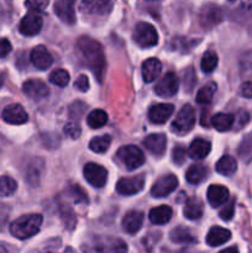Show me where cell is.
I'll use <instances>...</instances> for the list:
<instances>
[{
  "instance_id": "obj_45",
  "label": "cell",
  "mask_w": 252,
  "mask_h": 253,
  "mask_svg": "<svg viewBox=\"0 0 252 253\" xmlns=\"http://www.w3.org/2000/svg\"><path fill=\"white\" fill-rule=\"evenodd\" d=\"M74 86H76L78 90L81 91H86L89 89V79L88 77L84 76V74H81V76L78 77V79L76 81V83H74Z\"/></svg>"
},
{
  "instance_id": "obj_12",
  "label": "cell",
  "mask_w": 252,
  "mask_h": 253,
  "mask_svg": "<svg viewBox=\"0 0 252 253\" xmlns=\"http://www.w3.org/2000/svg\"><path fill=\"white\" fill-rule=\"evenodd\" d=\"M22 91L26 96L34 100H41L48 96L49 88L40 79H29L22 85Z\"/></svg>"
},
{
  "instance_id": "obj_38",
  "label": "cell",
  "mask_w": 252,
  "mask_h": 253,
  "mask_svg": "<svg viewBox=\"0 0 252 253\" xmlns=\"http://www.w3.org/2000/svg\"><path fill=\"white\" fill-rule=\"evenodd\" d=\"M239 155L242 161L246 163L252 161V136H247L244 138L239 147Z\"/></svg>"
},
{
  "instance_id": "obj_25",
  "label": "cell",
  "mask_w": 252,
  "mask_h": 253,
  "mask_svg": "<svg viewBox=\"0 0 252 253\" xmlns=\"http://www.w3.org/2000/svg\"><path fill=\"white\" fill-rule=\"evenodd\" d=\"M98 253H127V245L121 239L109 240L96 247Z\"/></svg>"
},
{
  "instance_id": "obj_48",
  "label": "cell",
  "mask_w": 252,
  "mask_h": 253,
  "mask_svg": "<svg viewBox=\"0 0 252 253\" xmlns=\"http://www.w3.org/2000/svg\"><path fill=\"white\" fill-rule=\"evenodd\" d=\"M250 120V115L246 113V111H241L239 115V125L244 126L247 121Z\"/></svg>"
},
{
  "instance_id": "obj_44",
  "label": "cell",
  "mask_w": 252,
  "mask_h": 253,
  "mask_svg": "<svg viewBox=\"0 0 252 253\" xmlns=\"http://www.w3.org/2000/svg\"><path fill=\"white\" fill-rule=\"evenodd\" d=\"M64 133L71 138H73V140H76L81 136V127H79L78 124L69 123L64 126Z\"/></svg>"
},
{
  "instance_id": "obj_13",
  "label": "cell",
  "mask_w": 252,
  "mask_h": 253,
  "mask_svg": "<svg viewBox=\"0 0 252 253\" xmlns=\"http://www.w3.org/2000/svg\"><path fill=\"white\" fill-rule=\"evenodd\" d=\"M1 116L2 120L10 125H22L29 120L26 110L20 104H12V105L6 106L2 110Z\"/></svg>"
},
{
  "instance_id": "obj_7",
  "label": "cell",
  "mask_w": 252,
  "mask_h": 253,
  "mask_svg": "<svg viewBox=\"0 0 252 253\" xmlns=\"http://www.w3.org/2000/svg\"><path fill=\"white\" fill-rule=\"evenodd\" d=\"M178 88H179L178 77L173 72H169L165 77H162L156 84L155 93L161 98H170L177 93Z\"/></svg>"
},
{
  "instance_id": "obj_10",
  "label": "cell",
  "mask_w": 252,
  "mask_h": 253,
  "mask_svg": "<svg viewBox=\"0 0 252 253\" xmlns=\"http://www.w3.org/2000/svg\"><path fill=\"white\" fill-rule=\"evenodd\" d=\"M177 187L178 178L174 174L163 175L153 184L152 189H151V194L155 198H165L172 192H174Z\"/></svg>"
},
{
  "instance_id": "obj_4",
  "label": "cell",
  "mask_w": 252,
  "mask_h": 253,
  "mask_svg": "<svg viewBox=\"0 0 252 253\" xmlns=\"http://www.w3.org/2000/svg\"><path fill=\"white\" fill-rule=\"evenodd\" d=\"M133 40L138 46L150 48L158 43V34L148 22H138L133 31Z\"/></svg>"
},
{
  "instance_id": "obj_21",
  "label": "cell",
  "mask_w": 252,
  "mask_h": 253,
  "mask_svg": "<svg viewBox=\"0 0 252 253\" xmlns=\"http://www.w3.org/2000/svg\"><path fill=\"white\" fill-rule=\"evenodd\" d=\"M142 224L143 214L141 211H136V210L126 212V215L123 219V229L130 235H133L140 231Z\"/></svg>"
},
{
  "instance_id": "obj_14",
  "label": "cell",
  "mask_w": 252,
  "mask_h": 253,
  "mask_svg": "<svg viewBox=\"0 0 252 253\" xmlns=\"http://www.w3.org/2000/svg\"><path fill=\"white\" fill-rule=\"evenodd\" d=\"M31 62L40 71H46L53 63V57L43 44H39L31 51Z\"/></svg>"
},
{
  "instance_id": "obj_15",
  "label": "cell",
  "mask_w": 252,
  "mask_h": 253,
  "mask_svg": "<svg viewBox=\"0 0 252 253\" xmlns=\"http://www.w3.org/2000/svg\"><path fill=\"white\" fill-rule=\"evenodd\" d=\"M111 0H81V10L88 15H105L111 9Z\"/></svg>"
},
{
  "instance_id": "obj_1",
  "label": "cell",
  "mask_w": 252,
  "mask_h": 253,
  "mask_svg": "<svg viewBox=\"0 0 252 253\" xmlns=\"http://www.w3.org/2000/svg\"><path fill=\"white\" fill-rule=\"evenodd\" d=\"M77 48L83 63L93 72L99 82L103 81L106 69V59L100 42L89 36H82L77 41Z\"/></svg>"
},
{
  "instance_id": "obj_37",
  "label": "cell",
  "mask_w": 252,
  "mask_h": 253,
  "mask_svg": "<svg viewBox=\"0 0 252 253\" xmlns=\"http://www.w3.org/2000/svg\"><path fill=\"white\" fill-rule=\"evenodd\" d=\"M49 82L54 85L66 86L69 83V73L66 69H56L49 74Z\"/></svg>"
},
{
  "instance_id": "obj_18",
  "label": "cell",
  "mask_w": 252,
  "mask_h": 253,
  "mask_svg": "<svg viewBox=\"0 0 252 253\" xmlns=\"http://www.w3.org/2000/svg\"><path fill=\"white\" fill-rule=\"evenodd\" d=\"M174 106L172 104H156L148 111V118L153 124H165L172 116Z\"/></svg>"
},
{
  "instance_id": "obj_6",
  "label": "cell",
  "mask_w": 252,
  "mask_h": 253,
  "mask_svg": "<svg viewBox=\"0 0 252 253\" xmlns=\"http://www.w3.org/2000/svg\"><path fill=\"white\" fill-rule=\"evenodd\" d=\"M84 178L90 185L95 188H103L108 180V172L105 168L96 163H86L84 167Z\"/></svg>"
},
{
  "instance_id": "obj_34",
  "label": "cell",
  "mask_w": 252,
  "mask_h": 253,
  "mask_svg": "<svg viewBox=\"0 0 252 253\" xmlns=\"http://www.w3.org/2000/svg\"><path fill=\"white\" fill-rule=\"evenodd\" d=\"M111 143V137L109 135L99 136V137H94L93 140L89 142V148L95 153H104L109 148Z\"/></svg>"
},
{
  "instance_id": "obj_3",
  "label": "cell",
  "mask_w": 252,
  "mask_h": 253,
  "mask_svg": "<svg viewBox=\"0 0 252 253\" xmlns=\"http://www.w3.org/2000/svg\"><path fill=\"white\" fill-rule=\"evenodd\" d=\"M116 156H118L119 160L125 165V167L128 170L136 169V168L141 167L145 163V155H143V152L133 145L124 146V147L119 148Z\"/></svg>"
},
{
  "instance_id": "obj_50",
  "label": "cell",
  "mask_w": 252,
  "mask_h": 253,
  "mask_svg": "<svg viewBox=\"0 0 252 253\" xmlns=\"http://www.w3.org/2000/svg\"><path fill=\"white\" fill-rule=\"evenodd\" d=\"M2 84H4V76H2L1 73H0V88L2 86Z\"/></svg>"
},
{
  "instance_id": "obj_22",
  "label": "cell",
  "mask_w": 252,
  "mask_h": 253,
  "mask_svg": "<svg viewBox=\"0 0 252 253\" xmlns=\"http://www.w3.org/2000/svg\"><path fill=\"white\" fill-rule=\"evenodd\" d=\"M231 239V232L227 229L220 226H214L209 230L207 235V244L211 247H217L224 245Z\"/></svg>"
},
{
  "instance_id": "obj_31",
  "label": "cell",
  "mask_w": 252,
  "mask_h": 253,
  "mask_svg": "<svg viewBox=\"0 0 252 253\" xmlns=\"http://www.w3.org/2000/svg\"><path fill=\"white\" fill-rule=\"evenodd\" d=\"M106 123H108V114L101 109H95V110L90 111L89 115L86 116V124L91 128H100Z\"/></svg>"
},
{
  "instance_id": "obj_24",
  "label": "cell",
  "mask_w": 252,
  "mask_h": 253,
  "mask_svg": "<svg viewBox=\"0 0 252 253\" xmlns=\"http://www.w3.org/2000/svg\"><path fill=\"white\" fill-rule=\"evenodd\" d=\"M173 210L168 205H160L150 211V220L155 225H165L172 219Z\"/></svg>"
},
{
  "instance_id": "obj_2",
  "label": "cell",
  "mask_w": 252,
  "mask_h": 253,
  "mask_svg": "<svg viewBox=\"0 0 252 253\" xmlns=\"http://www.w3.org/2000/svg\"><path fill=\"white\" fill-rule=\"evenodd\" d=\"M43 217L40 214L22 215L10 225V232L19 240H26L35 236L40 231Z\"/></svg>"
},
{
  "instance_id": "obj_30",
  "label": "cell",
  "mask_w": 252,
  "mask_h": 253,
  "mask_svg": "<svg viewBox=\"0 0 252 253\" xmlns=\"http://www.w3.org/2000/svg\"><path fill=\"white\" fill-rule=\"evenodd\" d=\"M207 177V168L202 165H193L188 168L185 178L192 184H199Z\"/></svg>"
},
{
  "instance_id": "obj_20",
  "label": "cell",
  "mask_w": 252,
  "mask_h": 253,
  "mask_svg": "<svg viewBox=\"0 0 252 253\" xmlns=\"http://www.w3.org/2000/svg\"><path fill=\"white\" fill-rule=\"evenodd\" d=\"M162 72V63L158 58H148L142 63V77L146 83L156 81Z\"/></svg>"
},
{
  "instance_id": "obj_17",
  "label": "cell",
  "mask_w": 252,
  "mask_h": 253,
  "mask_svg": "<svg viewBox=\"0 0 252 253\" xmlns=\"http://www.w3.org/2000/svg\"><path fill=\"white\" fill-rule=\"evenodd\" d=\"M230 192L226 187L220 184H211L208 188V202L212 208H219L229 200Z\"/></svg>"
},
{
  "instance_id": "obj_36",
  "label": "cell",
  "mask_w": 252,
  "mask_h": 253,
  "mask_svg": "<svg viewBox=\"0 0 252 253\" xmlns=\"http://www.w3.org/2000/svg\"><path fill=\"white\" fill-rule=\"evenodd\" d=\"M217 62H219V58H217V54L214 51L205 52L202 59L203 72H205V73H211L216 68Z\"/></svg>"
},
{
  "instance_id": "obj_33",
  "label": "cell",
  "mask_w": 252,
  "mask_h": 253,
  "mask_svg": "<svg viewBox=\"0 0 252 253\" xmlns=\"http://www.w3.org/2000/svg\"><path fill=\"white\" fill-rule=\"evenodd\" d=\"M17 189V183L14 178L9 175L0 177V197H10Z\"/></svg>"
},
{
  "instance_id": "obj_49",
  "label": "cell",
  "mask_w": 252,
  "mask_h": 253,
  "mask_svg": "<svg viewBox=\"0 0 252 253\" xmlns=\"http://www.w3.org/2000/svg\"><path fill=\"white\" fill-rule=\"evenodd\" d=\"M219 253H239V250H237L236 246H232V247H227V249L222 250Z\"/></svg>"
},
{
  "instance_id": "obj_53",
  "label": "cell",
  "mask_w": 252,
  "mask_h": 253,
  "mask_svg": "<svg viewBox=\"0 0 252 253\" xmlns=\"http://www.w3.org/2000/svg\"><path fill=\"white\" fill-rule=\"evenodd\" d=\"M230 1H235V0H230Z\"/></svg>"
},
{
  "instance_id": "obj_46",
  "label": "cell",
  "mask_w": 252,
  "mask_h": 253,
  "mask_svg": "<svg viewBox=\"0 0 252 253\" xmlns=\"http://www.w3.org/2000/svg\"><path fill=\"white\" fill-rule=\"evenodd\" d=\"M240 93L244 98L251 99L252 98V82L251 81H246L242 83L241 89H240Z\"/></svg>"
},
{
  "instance_id": "obj_5",
  "label": "cell",
  "mask_w": 252,
  "mask_h": 253,
  "mask_svg": "<svg viewBox=\"0 0 252 253\" xmlns=\"http://www.w3.org/2000/svg\"><path fill=\"white\" fill-rule=\"evenodd\" d=\"M195 125V111L192 105L187 104L179 110L172 123V130L177 133H187Z\"/></svg>"
},
{
  "instance_id": "obj_47",
  "label": "cell",
  "mask_w": 252,
  "mask_h": 253,
  "mask_svg": "<svg viewBox=\"0 0 252 253\" xmlns=\"http://www.w3.org/2000/svg\"><path fill=\"white\" fill-rule=\"evenodd\" d=\"M11 52V43L9 40L1 39L0 40V58L7 56Z\"/></svg>"
},
{
  "instance_id": "obj_9",
  "label": "cell",
  "mask_w": 252,
  "mask_h": 253,
  "mask_svg": "<svg viewBox=\"0 0 252 253\" xmlns=\"http://www.w3.org/2000/svg\"><path fill=\"white\" fill-rule=\"evenodd\" d=\"M42 24H43V20L41 15L39 12L30 11L20 21L19 30L24 36H35L41 31Z\"/></svg>"
},
{
  "instance_id": "obj_52",
  "label": "cell",
  "mask_w": 252,
  "mask_h": 253,
  "mask_svg": "<svg viewBox=\"0 0 252 253\" xmlns=\"http://www.w3.org/2000/svg\"><path fill=\"white\" fill-rule=\"evenodd\" d=\"M150 1H156V0H150Z\"/></svg>"
},
{
  "instance_id": "obj_29",
  "label": "cell",
  "mask_w": 252,
  "mask_h": 253,
  "mask_svg": "<svg viewBox=\"0 0 252 253\" xmlns=\"http://www.w3.org/2000/svg\"><path fill=\"white\" fill-rule=\"evenodd\" d=\"M170 241L174 242V244L184 245V244H190V242H194V236L192 235L189 229L183 226H178L175 229H173L169 234Z\"/></svg>"
},
{
  "instance_id": "obj_51",
  "label": "cell",
  "mask_w": 252,
  "mask_h": 253,
  "mask_svg": "<svg viewBox=\"0 0 252 253\" xmlns=\"http://www.w3.org/2000/svg\"><path fill=\"white\" fill-rule=\"evenodd\" d=\"M0 253H7L6 249H5L4 246H0Z\"/></svg>"
},
{
  "instance_id": "obj_19",
  "label": "cell",
  "mask_w": 252,
  "mask_h": 253,
  "mask_svg": "<svg viewBox=\"0 0 252 253\" xmlns=\"http://www.w3.org/2000/svg\"><path fill=\"white\" fill-rule=\"evenodd\" d=\"M143 145L151 153L161 156L167 147V137L163 133H152L143 140Z\"/></svg>"
},
{
  "instance_id": "obj_40",
  "label": "cell",
  "mask_w": 252,
  "mask_h": 253,
  "mask_svg": "<svg viewBox=\"0 0 252 253\" xmlns=\"http://www.w3.org/2000/svg\"><path fill=\"white\" fill-rule=\"evenodd\" d=\"M235 214V199H231L229 203H225V207L220 210L219 215L224 221H230Z\"/></svg>"
},
{
  "instance_id": "obj_32",
  "label": "cell",
  "mask_w": 252,
  "mask_h": 253,
  "mask_svg": "<svg viewBox=\"0 0 252 253\" xmlns=\"http://www.w3.org/2000/svg\"><path fill=\"white\" fill-rule=\"evenodd\" d=\"M217 85L215 82H209L205 84L203 88H200L197 93V101L199 104H208L211 101L212 96H214L215 91H216Z\"/></svg>"
},
{
  "instance_id": "obj_35",
  "label": "cell",
  "mask_w": 252,
  "mask_h": 253,
  "mask_svg": "<svg viewBox=\"0 0 252 253\" xmlns=\"http://www.w3.org/2000/svg\"><path fill=\"white\" fill-rule=\"evenodd\" d=\"M240 73L242 77L252 78V51H246L240 57Z\"/></svg>"
},
{
  "instance_id": "obj_23",
  "label": "cell",
  "mask_w": 252,
  "mask_h": 253,
  "mask_svg": "<svg viewBox=\"0 0 252 253\" xmlns=\"http://www.w3.org/2000/svg\"><path fill=\"white\" fill-rule=\"evenodd\" d=\"M211 151V143L203 138H195L189 146L188 155L193 160H203L207 157Z\"/></svg>"
},
{
  "instance_id": "obj_28",
  "label": "cell",
  "mask_w": 252,
  "mask_h": 253,
  "mask_svg": "<svg viewBox=\"0 0 252 253\" xmlns=\"http://www.w3.org/2000/svg\"><path fill=\"white\" fill-rule=\"evenodd\" d=\"M237 170V162L232 156H222L216 163V172L222 175H231Z\"/></svg>"
},
{
  "instance_id": "obj_39",
  "label": "cell",
  "mask_w": 252,
  "mask_h": 253,
  "mask_svg": "<svg viewBox=\"0 0 252 253\" xmlns=\"http://www.w3.org/2000/svg\"><path fill=\"white\" fill-rule=\"evenodd\" d=\"M48 5V0H26L25 6L34 12H42Z\"/></svg>"
},
{
  "instance_id": "obj_42",
  "label": "cell",
  "mask_w": 252,
  "mask_h": 253,
  "mask_svg": "<svg viewBox=\"0 0 252 253\" xmlns=\"http://www.w3.org/2000/svg\"><path fill=\"white\" fill-rule=\"evenodd\" d=\"M185 157H187V151H185V148L178 146V147H175L174 150H173L172 160L175 165H183V163L185 162Z\"/></svg>"
},
{
  "instance_id": "obj_43",
  "label": "cell",
  "mask_w": 252,
  "mask_h": 253,
  "mask_svg": "<svg viewBox=\"0 0 252 253\" xmlns=\"http://www.w3.org/2000/svg\"><path fill=\"white\" fill-rule=\"evenodd\" d=\"M84 110H85V105L82 101H76V103L72 104L71 109H69V114H71L72 119H81L83 116Z\"/></svg>"
},
{
  "instance_id": "obj_8",
  "label": "cell",
  "mask_w": 252,
  "mask_h": 253,
  "mask_svg": "<svg viewBox=\"0 0 252 253\" xmlns=\"http://www.w3.org/2000/svg\"><path fill=\"white\" fill-rule=\"evenodd\" d=\"M222 20V12L219 6L214 4H207L199 12V22L203 29L210 30Z\"/></svg>"
},
{
  "instance_id": "obj_41",
  "label": "cell",
  "mask_w": 252,
  "mask_h": 253,
  "mask_svg": "<svg viewBox=\"0 0 252 253\" xmlns=\"http://www.w3.org/2000/svg\"><path fill=\"white\" fill-rule=\"evenodd\" d=\"M197 83V76L194 73V69L190 67L187 71L184 72V88L187 89L188 91H192L193 86Z\"/></svg>"
},
{
  "instance_id": "obj_16",
  "label": "cell",
  "mask_w": 252,
  "mask_h": 253,
  "mask_svg": "<svg viewBox=\"0 0 252 253\" xmlns=\"http://www.w3.org/2000/svg\"><path fill=\"white\" fill-rule=\"evenodd\" d=\"M54 12L57 16L66 24L76 22V11H74V0H56Z\"/></svg>"
},
{
  "instance_id": "obj_27",
  "label": "cell",
  "mask_w": 252,
  "mask_h": 253,
  "mask_svg": "<svg viewBox=\"0 0 252 253\" xmlns=\"http://www.w3.org/2000/svg\"><path fill=\"white\" fill-rule=\"evenodd\" d=\"M184 216L189 220H198L203 216V203L198 198H190L185 203Z\"/></svg>"
},
{
  "instance_id": "obj_26",
  "label": "cell",
  "mask_w": 252,
  "mask_h": 253,
  "mask_svg": "<svg viewBox=\"0 0 252 253\" xmlns=\"http://www.w3.org/2000/svg\"><path fill=\"white\" fill-rule=\"evenodd\" d=\"M235 123V118L231 114H224L219 113L211 116V125L214 126L215 130L220 131V132H225L229 131Z\"/></svg>"
},
{
  "instance_id": "obj_11",
  "label": "cell",
  "mask_w": 252,
  "mask_h": 253,
  "mask_svg": "<svg viewBox=\"0 0 252 253\" xmlns=\"http://www.w3.org/2000/svg\"><path fill=\"white\" fill-rule=\"evenodd\" d=\"M145 185V175L138 174L131 178H121L116 183V190L123 195H133L141 192Z\"/></svg>"
}]
</instances>
